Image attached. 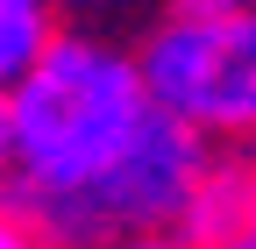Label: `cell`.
Returning <instances> with one entry per match:
<instances>
[{
  "label": "cell",
  "mask_w": 256,
  "mask_h": 249,
  "mask_svg": "<svg viewBox=\"0 0 256 249\" xmlns=\"http://www.w3.org/2000/svg\"><path fill=\"white\" fill-rule=\"evenodd\" d=\"M249 214H256V150L220 142V150H214L206 185L192 192L185 228L200 235V242H228V235H249Z\"/></svg>",
  "instance_id": "4"
},
{
  "label": "cell",
  "mask_w": 256,
  "mask_h": 249,
  "mask_svg": "<svg viewBox=\"0 0 256 249\" xmlns=\"http://www.w3.org/2000/svg\"><path fill=\"white\" fill-rule=\"evenodd\" d=\"M57 8H64V22H86V28H100V22H121V14L150 8V0H57Z\"/></svg>",
  "instance_id": "8"
},
{
  "label": "cell",
  "mask_w": 256,
  "mask_h": 249,
  "mask_svg": "<svg viewBox=\"0 0 256 249\" xmlns=\"http://www.w3.org/2000/svg\"><path fill=\"white\" fill-rule=\"evenodd\" d=\"M0 185H8V92H0Z\"/></svg>",
  "instance_id": "10"
},
{
  "label": "cell",
  "mask_w": 256,
  "mask_h": 249,
  "mask_svg": "<svg viewBox=\"0 0 256 249\" xmlns=\"http://www.w3.org/2000/svg\"><path fill=\"white\" fill-rule=\"evenodd\" d=\"M214 249H256V235H228V242H214Z\"/></svg>",
  "instance_id": "11"
},
{
  "label": "cell",
  "mask_w": 256,
  "mask_h": 249,
  "mask_svg": "<svg viewBox=\"0 0 256 249\" xmlns=\"http://www.w3.org/2000/svg\"><path fill=\"white\" fill-rule=\"evenodd\" d=\"M214 136H200L192 121H178L171 107H156L142 121V136L121 150V164L92 185L86 200H72L50 221V235L64 249H100L114 235H142V228H185L192 192L214 171Z\"/></svg>",
  "instance_id": "3"
},
{
  "label": "cell",
  "mask_w": 256,
  "mask_h": 249,
  "mask_svg": "<svg viewBox=\"0 0 256 249\" xmlns=\"http://www.w3.org/2000/svg\"><path fill=\"white\" fill-rule=\"evenodd\" d=\"M164 8H185V14H228V8H256V0H164Z\"/></svg>",
  "instance_id": "9"
},
{
  "label": "cell",
  "mask_w": 256,
  "mask_h": 249,
  "mask_svg": "<svg viewBox=\"0 0 256 249\" xmlns=\"http://www.w3.org/2000/svg\"><path fill=\"white\" fill-rule=\"evenodd\" d=\"M57 36H64V8L57 0H0V92L36 64Z\"/></svg>",
  "instance_id": "5"
},
{
  "label": "cell",
  "mask_w": 256,
  "mask_h": 249,
  "mask_svg": "<svg viewBox=\"0 0 256 249\" xmlns=\"http://www.w3.org/2000/svg\"><path fill=\"white\" fill-rule=\"evenodd\" d=\"M249 235H256V214H249Z\"/></svg>",
  "instance_id": "12"
},
{
  "label": "cell",
  "mask_w": 256,
  "mask_h": 249,
  "mask_svg": "<svg viewBox=\"0 0 256 249\" xmlns=\"http://www.w3.org/2000/svg\"><path fill=\"white\" fill-rule=\"evenodd\" d=\"M156 114L142 78V50H121L107 28H64V36L8 86V192L50 228L72 200L100 185L121 150Z\"/></svg>",
  "instance_id": "1"
},
{
  "label": "cell",
  "mask_w": 256,
  "mask_h": 249,
  "mask_svg": "<svg viewBox=\"0 0 256 249\" xmlns=\"http://www.w3.org/2000/svg\"><path fill=\"white\" fill-rule=\"evenodd\" d=\"M0 249H64V242H57L28 206H14L8 192H0Z\"/></svg>",
  "instance_id": "6"
},
{
  "label": "cell",
  "mask_w": 256,
  "mask_h": 249,
  "mask_svg": "<svg viewBox=\"0 0 256 249\" xmlns=\"http://www.w3.org/2000/svg\"><path fill=\"white\" fill-rule=\"evenodd\" d=\"M136 50L156 107H171L214 142L256 150V8H228V14L164 8V22Z\"/></svg>",
  "instance_id": "2"
},
{
  "label": "cell",
  "mask_w": 256,
  "mask_h": 249,
  "mask_svg": "<svg viewBox=\"0 0 256 249\" xmlns=\"http://www.w3.org/2000/svg\"><path fill=\"white\" fill-rule=\"evenodd\" d=\"M100 249H214V242H200L192 228H142V235H114Z\"/></svg>",
  "instance_id": "7"
}]
</instances>
